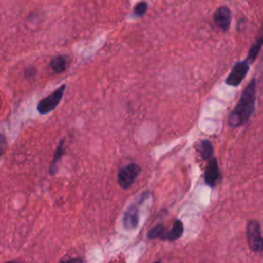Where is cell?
<instances>
[{
	"label": "cell",
	"instance_id": "30bf717a",
	"mask_svg": "<svg viewBox=\"0 0 263 263\" xmlns=\"http://www.w3.org/2000/svg\"><path fill=\"white\" fill-rule=\"evenodd\" d=\"M68 63H69V59L67 57L59 55V57L53 58L50 61V67L55 73H61L67 69Z\"/></svg>",
	"mask_w": 263,
	"mask_h": 263
},
{
	"label": "cell",
	"instance_id": "6da1fadb",
	"mask_svg": "<svg viewBox=\"0 0 263 263\" xmlns=\"http://www.w3.org/2000/svg\"><path fill=\"white\" fill-rule=\"evenodd\" d=\"M256 102V79L253 78L243 89L234 110L228 116V124L238 127L245 124L255 110Z\"/></svg>",
	"mask_w": 263,
	"mask_h": 263
},
{
	"label": "cell",
	"instance_id": "ba28073f",
	"mask_svg": "<svg viewBox=\"0 0 263 263\" xmlns=\"http://www.w3.org/2000/svg\"><path fill=\"white\" fill-rule=\"evenodd\" d=\"M230 20H231V13L229 8L226 6L219 7L214 13V22L216 26L223 31L228 30L230 26Z\"/></svg>",
	"mask_w": 263,
	"mask_h": 263
},
{
	"label": "cell",
	"instance_id": "8992f818",
	"mask_svg": "<svg viewBox=\"0 0 263 263\" xmlns=\"http://www.w3.org/2000/svg\"><path fill=\"white\" fill-rule=\"evenodd\" d=\"M221 180V174L216 157L212 156L206 164L204 171V182L210 187H215Z\"/></svg>",
	"mask_w": 263,
	"mask_h": 263
},
{
	"label": "cell",
	"instance_id": "3957f363",
	"mask_svg": "<svg viewBox=\"0 0 263 263\" xmlns=\"http://www.w3.org/2000/svg\"><path fill=\"white\" fill-rule=\"evenodd\" d=\"M65 88H66V85L63 84L57 90H54L52 93H50L49 96H47L44 99H42L41 101H39V103L37 105L38 112L40 114H46V113H49L50 111H52L53 109H55V107L60 104V102L63 98Z\"/></svg>",
	"mask_w": 263,
	"mask_h": 263
},
{
	"label": "cell",
	"instance_id": "4fadbf2b",
	"mask_svg": "<svg viewBox=\"0 0 263 263\" xmlns=\"http://www.w3.org/2000/svg\"><path fill=\"white\" fill-rule=\"evenodd\" d=\"M165 231H166V228H165L164 225H162V224H157V225H155L154 227H152V228L149 230V232H148V234H147V237H148L149 239H154V238H160V239H162V236H163V234H164Z\"/></svg>",
	"mask_w": 263,
	"mask_h": 263
},
{
	"label": "cell",
	"instance_id": "9a60e30c",
	"mask_svg": "<svg viewBox=\"0 0 263 263\" xmlns=\"http://www.w3.org/2000/svg\"><path fill=\"white\" fill-rule=\"evenodd\" d=\"M147 8H148V5L146 2H139L136 6H135V9H134V13L135 15L137 16H142L145 14V12L147 11Z\"/></svg>",
	"mask_w": 263,
	"mask_h": 263
},
{
	"label": "cell",
	"instance_id": "277c9868",
	"mask_svg": "<svg viewBox=\"0 0 263 263\" xmlns=\"http://www.w3.org/2000/svg\"><path fill=\"white\" fill-rule=\"evenodd\" d=\"M249 60L246 59L243 61H240V62H237L230 74L228 75V77L226 78V84L227 85H230V86H237L241 83V81L243 80V78L246 77L247 73L249 72V69H250V66H249Z\"/></svg>",
	"mask_w": 263,
	"mask_h": 263
},
{
	"label": "cell",
	"instance_id": "5b68a950",
	"mask_svg": "<svg viewBox=\"0 0 263 263\" xmlns=\"http://www.w3.org/2000/svg\"><path fill=\"white\" fill-rule=\"evenodd\" d=\"M140 171H141V167L137 163H130L120 168L117 176L120 187L123 189L129 188L134 184L135 179L137 178Z\"/></svg>",
	"mask_w": 263,
	"mask_h": 263
},
{
	"label": "cell",
	"instance_id": "8fae6325",
	"mask_svg": "<svg viewBox=\"0 0 263 263\" xmlns=\"http://www.w3.org/2000/svg\"><path fill=\"white\" fill-rule=\"evenodd\" d=\"M213 144L209 140H202L198 146V152L201 155L202 159L209 160L213 156Z\"/></svg>",
	"mask_w": 263,
	"mask_h": 263
},
{
	"label": "cell",
	"instance_id": "7a4b0ae2",
	"mask_svg": "<svg viewBox=\"0 0 263 263\" xmlns=\"http://www.w3.org/2000/svg\"><path fill=\"white\" fill-rule=\"evenodd\" d=\"M247 240L250 249L256 253L263 252V236L261 234V227L259 222L250 221L246 227Z\"/></svg>",
	"mask_w": 263,
	"mask_h": 263
},
{
	"label": "cell",
	"instance_id": "2e32d148",
	"mask_svg": "<svg viewBox=\"0 0 263 263\" xmlns=\"http://www.w3.org/2000/svg\"><path fill=\"white\" fill-rule=\"evenodd\" d=\"M5 147H6V140H5V137H4L2 134H0V156L4 153Z\"/></svg>",
	"mask_w": 263,
	"mask_h": 263
},
{
	"label": "cell",
	"instance_id": "9c48e42d",
	"mask_svg": "<svg viewBox=\"0 0 263 263\" xmlns=\"http://www.w3.org/2000/svg\"><path fill=\"white\" fill-rule=\"evenodd\" d=\"M184 231V226L183 223L180 220H176L174 222V225L171 230H166L162 236V239L164 240H176L178 239Z\"/></svg>",
	"mask_w": 263,
	"mask_h": 263
},
{
	"label": "cell",
	"instance_id": "7c38bea8",
	"mask_svg": "<svg viewBox=\"0 0 263 263\" xmlns=\"http://www.w3.org/2000/svg\"><path fill=\"white\" fill-rule=\"evenodd\" d=\"M262 44H263V36H260L259 38H257V40L254 42V44L251 46V48L249 50L248 58H247L249 61L252 62L257 58V55L262 47Z\"/></svg>",
	"mask_w": 263,
	"mask_h": 263
},
{
	"label": "cell",
	"instance_id": "5bb4252c",
	"mask_svg": "<svg viewBox=\"0 0 263 263\" xmlns=\"http://www.w3.org/2000/svg\"><path fill=\"white\" fill-rule=\"evenodd\" d=\"M63 152H64V140H62L54 152V156H53V159L51 161V164H50V174H54L55 171H57V163L58 161L61 159L62 155H63Z\"/></svg>",
	"mask_w": 263,
	"mask_h": 263
},
{
	"label": "cell",
	"instance_id": "52a82bcc",
	"mask_svg": "<svg viewBox=\"0 0 263 263\" xmlns=\"http://www.w3.org/2000/svg\"><path fill=\"white\" fill-rule=\"evenodd\" d=\"M139 223V208L136 204H132L125 211L122 218V225L125 230H133L138 226Z\"/></svg>",
	"mask_w": 263,
	"mask_h": 263
}]
</instances>
